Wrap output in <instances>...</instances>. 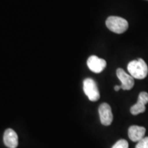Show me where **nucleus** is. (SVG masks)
<instances>
[{"label":"nucleus","instance_id":"obj_1","mask_svg":"<svg viewBox=\"0 0 148 148\" xmlns=\"http://www.w3.org/2000/svg\"><path fill=\"white\" fill-rule=\"evenodd\" d=\"M127 71L134 78L142 79L148 74V66L142 58L134 60L127 64Z\"/></svg>","mask_w":148,"mask_h":148},{"label":"nucleus","instance_id":"obj_2","mask_svg":"<svg viewBox=\"0 0 148 148\" xmlns=\"http://www.w3.org/2000/svg\"><path fill=\"white\" fill-rule=\"evenodd\" d=\"M106 27L116 34H122L128 28V23L125 18L116 16H110L106 19Z\"/></svg>","mask_w":148,"mask_h":148},{"label":"nucleus","instance_id":"obj_3","mask_svg":"<svg viewBox=\"0 0 148 148\" xmlns=\"http://www.w3.org/2000/svg\"><path fill=\"white\" fill-rule=\"evenodd\" d=\"M83 90L85 95L87 96L88 99L91 101H96L100 97L97 85L91 78L85 79L83 82Z\"/></svg>","mask_w":148,"mask_h":148},{"label":"nucleus","instance_id":"obj_4","mask_svg":"<svg viewBox=\"0 0 148 148\" xmlns=\"http://www.w3.org/2000/svg\"><path fill=\"white\" fill-rule=\"evenodd\" d=\"M98 110L101 124L106 126L110 125L113 120V115L110 105L107 103H101Z\"/></svg>","mask_w":148,"mask_h":148},{"label":"nucleus","instance_id":"obj_5","mask_svg":"<svg viewBox=\"0 0 148 148\" xmlns=\"http://www.w3.org/2000/svg\"><path fill=\"white\" fill-rule=\"evenodd\" d=\"M116 76L121 82V88L125 90L132 89L134 85V77L131 75H128L124 70L121 68L116 69Z\"/></svg>","mask_w":148,"mask_h":148},{"label":"nucleus","instance_id":"obj_6","mask_svg":"<svg viewBox=\"0 0 148 148\" xmlns=\"http://www.w3.org/2000/svg\"><path fill=\"white\" fill-rule=\"evenodd\" d=\"M148 103V93L147 92H140L138 95L136 103L130 108V112L133 115H137L145 111V104Z\"/></svg>","mask_w":148,"mask_h":148},{"label":"nucleus","instance_id":"obj_7","mask_svg":"<svg viewBox=\"0 0 148 148\" xmlns=\"http://www.w3.org/2000/svg\"><path fill=\"white\" fill-rule=\"evenodd\" d=\"M87 66L91 71L99 73L106 68V62L105 60L96 56H91L87 60Z\"/></svg>","mask_w":148,"mask_h":148},{"label":"nucleus","instance_id":"obj_8","mask_svg":"<svg viewBox=\"0 0 148 148\" xmlns=\"http://www.w3.org/2000/svg\"><path fill=\"white\" fill-rule=\"evenodd\" d=\"M3 143L8 148H16L18 146V136L12 129H7L3 134Z\"/></svg>","mask_w":148,"mask_h":148},{"label":"nucleus","instance_id":"obj_9","mask_svg":"<svg viewBox=\"0 0 148 148\" xmlns=\"http://www.w3.org/2000/svg\"><path fill=\"white\" fill-rule=\"evenodd\" d=\"M146 129L138 125H132L128 129V136L132 141L138 142L144 137Z\"/></svg>","mask_w":148,"mask_h":148},{"label":"nucleus","instance_id":"obj_10","mask_svg":"<svg viewBox=\"0 0 148 148\" xmlns=\"http://www.w3.org/2000/svg\"><path fill=\"white\" fill-rule=\"evenodd\" d=\"M128 143L126 140L120 139L116 141L112 148H128Z\"/></svg>","mask_w":148,"mask_h":148},{"label":"nucleus","instance_id":"obj_11","mask_svg":"<svg viewBox=\"0 0 148 148\" xmlns=\"http://www.w3.org/2000/svg\"><path fill=\"white\" fill-rule=\"evenodd\" d=\"M135 148H148V136L140 140L135 146Z\"/></svg>","mask_w":148,"mask_h":148},{"label":"nucleus","instance_id":"obj_12","mask_svg":"<svg viewBox=\"0 0 148 148\" xmlns=\"http://www.w3.org/2000/svg\"><path fill=\"white\" fill-rule=\"evenodd\" d=\"M120 88H121V86H118V85H116V86L114 87V90H116V91H118V90H119Z\"/></svg>","mask_w":148,"mask_h":148}]
</instances>
